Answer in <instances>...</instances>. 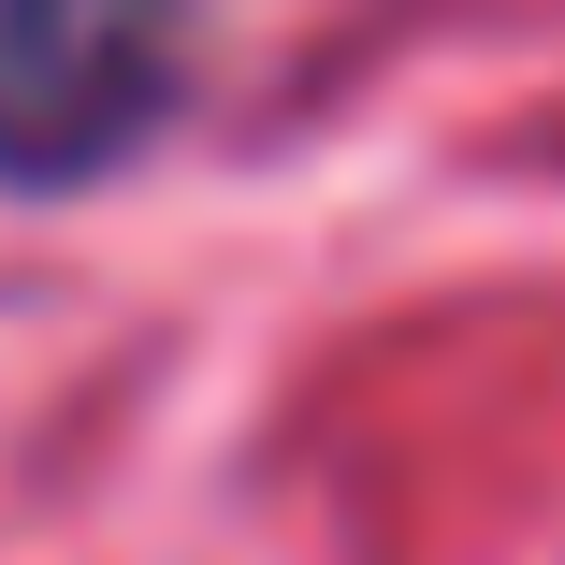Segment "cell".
I'll list each match as a JSON object with an SVG mask.
<instances>
[{"label":"cell","mask_w":565,"mask_h":565,"mask_svg":"<svg viewBox=\"0 0 565 565\" xmlns=\"http://www.w3.org/2000/svg\"><path fill=\"white\" fill-rule=\"evenodd\" d=\"M189 0H0V189H87L174 131Z\"/></svg>","instance_id":"1"}]
</instances>
